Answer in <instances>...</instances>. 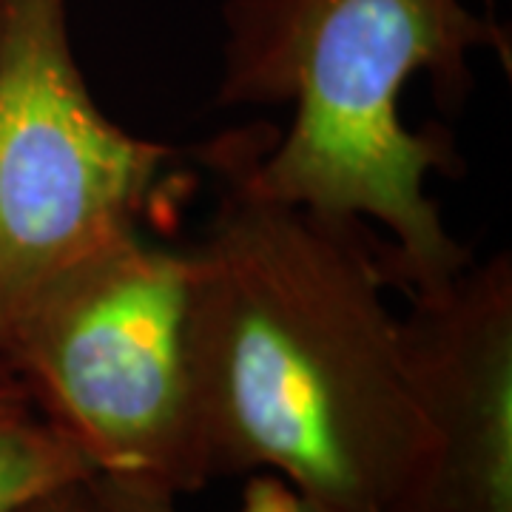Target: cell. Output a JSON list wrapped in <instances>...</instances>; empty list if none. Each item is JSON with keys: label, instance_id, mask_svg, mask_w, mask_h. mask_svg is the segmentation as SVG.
<instances>
[{"label": "cell", "instance_id": "6da1fadb", "mask_svg": "<svg viewBox=\"0 0 512 512\" xmlns=\"http://www.w3.org/2000/svg\"><path fill=\"white\" fill-rule=\"evenodd\" d=\"M220 177L191 248V350L208 478L271 473L339 512H393L430 450L384 288V242Z\"/></svg>", "mask_w": 512, "mask_h": 512}, {"label": "cell", "instance_id": "7a4b0ae2", "mask_svg": "<svg viewBox=\"0 0 512 512\" xmlns=\"http://www.w3.org/2000/svg\"><path fill=\"white\" fill-rule=\"evenodd\" d=\"M220 106H291L285 131L245 128L211 151L254 191L387 231L390 285L427 293L470 262L427 194L464 160L447 128L404 126L399 97L427 74L441 109L473 89L470 55L510 69V35L464 0H225Z\"/></svg>", "mask_w": 512, "mask_h": 512}, {"label": "cell", "instance_id": "3957f363", "mask_svg": "<svg viewBox=\"0 0 512 512\" xmlns=\"http://www.w3.org/2000/svg\"><path fill=\"white\" fill-rule=\"evenodd\" d=\"M94 476L148 493L211 484L191 350V248L128 231L49 276L0 336Z\"/></svg>", "mask_w": 512, "mask_h": 512}, {"label": "cell", "instance_id": "277c9868", "mask_svg": "<svg viewBox=\"0 0 512 512\" xmlns=\"http://www.w3.org/2000/svg\"><path fill=\"white\" fill-rule=\"evenodd\" d=\"M174 157L97 106L69 0H0V336L63 265L157 220Z\"/></svg>", "mask_w": 512, "mask_h": 512}, {"label": "cell", "instance_id": "5b68a950", "mask_svg": "<svg viewBox=\"0 0 512 512\" xmlns=\"http://www.w3.org/2000/svg\"><path fill=\"white\" fill-rule=\"evenodd\" d=\"M402 353L430 450L393 512H512V259L410 293Z\"/></svg>", "mask_w": 512, "mask_h": 512}, {"label": "cell", "instance_id": "8992f818", "mask_svg": "<svg viewBox=\"0 0 512 512\" xmlns=\"http://www.w3.org/2000/svg\"><path fill=\"white\" fill-rule=\"evenodd\" d=\"M72 439L43 413L29 384L0 350V512L92 478Z\"/></svg>", "mask_w": 512, "mask_h": 512}, {"label": "cell", "instance_id": "52a82bcc", "mask_svg": "<svg viewBox=\"0 0 512 512\" xmlns=\"http://www.w3.org/2000/svg\"><path fill=\"white\" fill-rule=\"evenodd\" d=\"M239 512H339L316 501L311 495L299 493L288 481L271 473H254L248 481Z\"/></svg>", "mask_w": 512, "mask_h": 512}, {"label": "cell", "instance_id": "ba28073f", "mask_svg": "<svg viewBox=\"0 0 512 512\" xmlns=\"http://www.w3.org/2000/svg\"><path fill=\"white\" fill-rule=\"evenodd\" d=\"M92 512H177V498L126 487L109 478L92 476L86 481Z\"/></svg>", "mask_w": 512, "mask_h": 512}, {"label": "cell", "instance_id": "9c48e42d", "mask_svg": "<svg viewBox=\"0 0 512 512\" xmlns=\"http://www.w3.org/2000/svg\"><path fill=\"white\" fill-rule=\"evenodd\" d=\"M89 481V478H86ZM86 481L80 484H69L60 487L55 493H46L29 501L26 507H20L18 512H92L89 507V495H86Z\"/></svg>", "mask_w": 512, "mask_h": 512}]
</instances>
